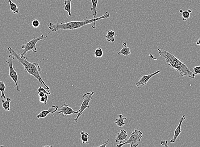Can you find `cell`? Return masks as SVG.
Segmentation results:
<instances>
[{
    "mask_svg": "<svg viewBox=\"0 0 200 147\" xmlns=\"http://www.w3.org/2000/svg\"><path fill=\"white\" fill-rule=\"evenodd\" d=\"M110 17V13L108 12H106L105 14L102 16L100 17L95 18L88 20L87 19V17L84 19V20L82 21H71L69 22H61V23H57L56 24L50 23L48 24V27L50 30V32H56L59 30H74L76 29H79L81 28L82 27L85 26L86 25L91 24V23H94V26H92L93 29H95L96 27V21L101 19H106Z\"/></svg>",
    "mask_w": 200,
    "mask_h": 147,
    "instance_id": "cell-1",
    "label": "cell"
},
{
    "mask_svg": "<svg viewBox=\"0 0 200 147\" xmlns=\"http://www.w3.org/2000/svg\"><path fill=\"white\" fill-rule=\"evenodd\" d=\"M159 55L163 57L171 68L179 73L182 77L186 76L191 78H195V74L190 70V68L185 64L176 58L172 52L161 49H158Z\"/></svg>",
    "mask_w": 200,
    "mask_h": 147,
    "instance_id": "cell-2",
    "label": "cell"
},
{
    "mask_svg": "<svg viewBox=\"0 0 200 147\" xmlns=\"http://www.w3.org/2000/svg\"><path fill=\"white\" fill-rule=\"evenodd\" d=\"M7 50L10 52V54L14 56L18 61L22 64L24 67L25 70L27 72L38 80L39 82H41L43 85H44L45 86L46 89L49 90L50 88L44 81L39 73V72L40 71V68L39 63L29 62L27 60V58L26 57H23L24 58L23 59V58H21L19 54L16 53V51L13 50L10 47H8Z\"/></svg>",
    "mask_w": 200,
    "mask_h": 147,
    "instance_id": "cell-3",
    "label": "cell"
},
{
    "mask_svg": "<svg viewBox=\"0 0 200 147\" xmlns=\"http://www.w3.org/2000/svg\"><path fill=\"white\" fill-rule=\"evenodd\" d=\"M49 32L48 34L45 37L43 34L41 35L40 37L35 38V35L34 36V38L32 40L27 42L21 46V48L23 49V51L21 53H20L19 55L21 58H23L25 55L26 56L27 53L30 50H32V52L36 53L37 49L36 48V44L39 41H44L46 40V38L48 37V35L50 33Z\"/></svg>",
    "mask_w": 200,
    "mask_h": 147,
    "instance_id": "cell-4",
    "label": "cell"
},
{
    "mask_svg": "<svg viewBox=\"0 0 200 147\" xmlns=\"http://www.w3.org/2000/svg\"><path fill=\"white\" fill-rule=\"evenodd\" d=\"M142 135L143 133L140 131L135 129L131 133L130 137L127 140L126 142L117 145L116 147H121L125 145L130 144V147H136L139 146V142L141 141Z\"/></svg>",
    "mask_w": 200,
    "mask_h": 147,
    "instance_id": "cell-5",
    "label": "cell"
},
{
    "mask_svg": "<svg viewBox=\"0 0 200 147\" xmlns=\"http://www.w3.org/2000/svg\"><path fill=\"white\" fill-rule=\"evenodd\" d=\"M94 92H91L86 93L83 95V101L81 105L80 108L77 111L78 114H77V117H76V118L74 119L75 122H77L78 118L82 114L85 109H86V108H89V103L93 98V95H94Z\"/></svg>",
    "mask_w": 200,
    "mask_h": 147,
    "instance_id": "cell-6",
    "label": "cell"
},
{
    "mask_svg": "<svg viewBox=\"0 0 200 147\" xmlns=\"http://www.w3.org/2000/svg\"><path fill=\"white\" fill-rule=\"evenodd\" d=\"M15 57L14 56L10 54L8 56V59L6 60V62L7 64L8 65L9 68V76L11 78L13 81L15 83L16 85L17 90L18 92H21V90L20 89V85H19L18 84V74L16 71L15 70L13 66V60H14Z\"/></svg>",
    "mask_w": 200,
    "mask_h": 147,
    "instance_id": "cell-7",
    "label": "cell"
},
{
    "mask_svg": "<svg viewBox=\"0 0 200 147\" xmlns=\"http://www.w3.org/2000/svg\"><path fill=\"white\" fill-rule=\"evenodd\" d=\"M60 111L58 112V114H61L62 116H67L71 114H78V111H75L73 109L69 107L67 104L65 102L63 105H62L60 107Z\"/></svg>",
    "mask_w": 200,
    "mask_h": 147,
    "instance_id": "cell-8",
    "label": "cell"
},
{
    "mask_svg": "<svg viewBox=\"0 0 200 147\" xmlns=\"http://www.w3.org/2000/svg\"><path fill=\"white\" fill-rule=\"evenodd\" d=\"M160 72V71L158 70L156 72L152 73V74H150L148 75H144L143 76L140 80L137 82L135 84L136 86L137 87H143L149 81V79L153 77V76H155V75L158 74Z\"/></svg>",
    "mask_w": 200,
    "mask_h": 147,
    "instance_id": "cell-9",
    "label": "cell"
},
{
    "mask_svg": "<svg viewBox=\"0 0 200 147\" xmlns=\"http://www.w3.org/2000/svg\"><path fill=\"white\" fill-rule=\"evenodd\" d=\"M186 119V117L185 115H184L180 119V122L179 124L177 125V128L175 130V132H174V135L173 138L170 140V142L171 143H174L176 142V140H177L178 137H179L180 134L181 132V125L182 124L184 120Z\"/></svg>",
    "mask_w": 200,
    "mask_h": 147,
    "instance_id": "cell-10",
    "label": "cell"
},
{
    "mask_svg": "<svg viewBox=\"0 0 200 147\" xmlns=\"http://www.w3.org/2000/svg\"><path fill=\"white\" fill-rule=\"evenodd\" d=\"M58 109V106H52L51 107L49 108L48 110H44L41 113H39L37 115V117L38 119L40 118H44L48 116L49 114H54Z\"/></svg>",
    "mask_w": 200,
    "mask_h": 147,
    "instance_id": "cell-11",
    "label": "cell"
},
{
    "mask_svg": "<svg viewBox=\"0 0 200 147\" xmlns=\"http://www.w3.org/2000/svg\"><path fill=\"white\" fill-rule=\"evenodd\" d=\"M127 133L125 129L121 130V132L117 133L116 137L115 138V142L121 143L123 140H126L127 141Z\"/></svg>",
    "mask_w": 200,
    "mask_h": 147,
    "instance_id": "cell-12",
    "label": "cell"
},
{
    "mask_svg": "<svg viewBox=\"0 0 200 147\" xmlns=\"http://www.w3.org/2000/svg\"><path fill=\"white\" fill-rule=\"evenodd\" d=\"M127 119V118L123 116L122 114H120L118 116V118L115 121V123L119 127V128L121 129L125 125L124 121Z\"/></svg>",
    "mask_w": 200,
    "mask_h": 147,
    "instance_id": "cell-13",
    "label": "cell"
},
{
    "mask_svg": "<svg viewBox=\"0 0 200 147\" xmlns=\"http://www.w3.org/2000/svg\"><path fill=\"white\" fill-rule=\"evenodd\" d=\"M122 46L123 48L119 51L117 52L118 54H122L125 56L130 55L131 53L130 52V48H128L127 46L126 42H123L122 44Z\"/></svg>",
    "mask_w": 200,
    "mask_h": 147,
    "instance_id": "cell-14",
    "label": "cell"
},
{
    "mask_svg": "<svg viewBox=\"0 0 200 147\" xmlns=\"http://www.w3.org/2000/svg\"><path fill=\"white\" fill-rule=\"evenodd\" d=\"M115 32L112 30H110L108 31L107 34L105 37L106 40L109 42H113L115 40Z\"/></svg>",
    "mask_w": 200,
    "mask_h": 147,
    "instance_id": "cell-15",
    "label": "cell"
},
{
    "mask_svg": "<svg viewBox=\"0 0 200 147\" xmlns=\"http://www.w3.org/2000/svg\"><path fill=\"white\" fill-rule=\"evenodd\" d=\"M10 6V10L11 12H13L15 14H18L19 12V6L12 2V0H8Z\"/></svg>",
    "mask_w": 200,
    "mask_h": 147,
    "instance_id": "cell-16",
    "label": "cell"
},
{
    "mask_svg": "<svg viewBox=\"0 0 200 147\" xmlns=\"http://www.w3.org/2000/svg\"><path fill=\"white\" fill-rule=\"evenodd\" d=\"M179 12L181 16L182 17L183 21H185L190 18V14L191 13L192 11L190 10H188L187 11H183L182 10H180Z\"/></svg>",
    "mask_w": 200,
    "mask_h": 147,
    "instance_id": "cell-17",
    "label": "cell"
},
{
    "mask_svg": "<svg viewBox=\"0 0 200 147\" xmlns=\"http://www.w3.org/2000/svg\"><path fill=\"white\" fill-rule=\"evenodd\" d=\"M11 101V99L10 98H8L6 99V100H2V107H3V109L5 111H10V103Z\"/></svg>",
    "mask_w": 200,
    "mask_h": 147,
    "instance_id": "cell-18",
    "label": "cell"
},
{
    "mask_svg": "<svg viewBox=\"0 0 200 147\" xmlns=\"http://www.w3.org/2000/svg\"><path fill=\"white\" fill-rule=\"evenodd\" d=\"M80 133L81 136V140L82 142V144H84V143L86 144L89 143L88 142L89 139L90 138L89 135L88 133L85 132V131H81Z\"/></svg>",
    "mask_w": 200,
    "mask_h": 147,
    "instance_id": "cell-19",
    "label": "cell"
},
{
    "mask_svg": "<svg viewBox=\"0 0 200 147\" xmlns=\"http://www.w3.org/2000/svg\"><path fill=\"white\" fill-rule=\"evenodd\" d=\"M72 0H65L64 1V4L65 5V11H67L68 13V15L69 16H71L72 14L71 12V2Z\"/></svg>",
    "mask_w": 200,
    "mask_h": 147,
    "instance_id": "cell-20",
    "label": "cell"
},
{
    "mask_svg": "<svg viewBox=\"0 0 200 147\" xmlns=\"http://www.w3.org/2000/svg\"><path fill=\"white\" fill-rule=\"evenodd\" d=\"M93 7L90 9V11L93 12V18H95V17L97 14V5L98 3V0H91Z\"/></svg>",
    "mask_w": 200,
    "mask_h": 147,
    "instance_id": "cell-21",
    "label": "cell"
},
{
    "mask_svg": "<svg viewBox=\"0 0 200 147\" xmlns=\"http://www.w3.org/2000/svg\"><path fill=\"white\" fill-rule=\"evenodd\" d=\"M6 89V86L4 82L1 81L0 80V91L2 93L1 94V97L2 98H5V95L4 94V91H5Z\"/></svg>",
    "mask_w": 200,
    "mask_h": 147,
    "instance_id": "cell-22",
    "label": "cell"
},
{
    "mask_svg": "<svg viewBox=\"0 0 200 147\" xmlns=\"http://www.w3.org/2000/svg\"><path fill=\"white\" fill-rule=\"evenodd\" d=\"M104 56V53L101 48H98L95 51L94 56L96 58H101Z\"/></svg>",
    "mask_w": 200,
    "mask_h": 147,
    "instance_id": "cell-23",
    "label": "cell"
},
{
    "mask_svg": "<svg viewBox=\"0 0 200 147\" xmlns=\"http://www.w3.org/2000/svg\"><path fill=\"white\" fill-rule=\"evenodd\" d=\"M41 85H42V83L41 82H39V87L38 89V92L39 93V92H44L45 93L47 94L48 95H50L51 94L49 90H48V89H44V88H43L41 87Z\"/></svg>",
    "mask_w": 200,
    "mask_h": 147,
    "instance_id": "cell-24",
    "label": "cell"
},
{
    "mask_svg": "<svg viewBox=\"0 0 200 147\" xmlns=\"http://www.w3.org/2000/svg\"><path fill=\"white\" fill-rule=\"evenodd\" d=\"M48 95L47 94H45L44 96L39 97V101H40V102L44 103L45 104H47L48 100Z\"/></svg>",
    "mask_w": 200,
    "mask_h": 147,
    "instance_id": "cell-25",
    "label": "cell"
},
{
    "mask_svg": "<svg viewBox=\"0 0 200 147\" xmlns=\"http://www.w3.org/2000/svg\"><path fill=\"white\" fill-rule=\"evenodd\" d=\"M32 26L35 28H37L39 27L40 25V21L39 20L35 19L32 22Z\"/></svg>",
    "mask_w": 200,
    "mask_h": 147,
    "instance_id": "cell-26",
    "label": "cell"
},
{
    "mask_svg": "<svg viewBox=\"0 0 200 147\" xmlns=\"http://www.w3.org/2000/svg\"><path fill=\"white\" fill-rule=\"evenodd\" d=\"M193 70H194V74L196 75H200V66H195L194 68H193Z\"/></svg>",
    "mask_w": 200,
    "mask_h": 147,
    "instance_id": "cell-27",
    "label": "cell"
},
{
    "mask_svg": "<svg viewBox=\"0 0 200 147\" xmlns=\"http://www.w3.org/2000/svg\"><path fill=\"white\" fill-rule=\"evenodd\" d=\"M160 144L164 146L168 147V145H167V140H161L160 142Z\"/></svg>",
    "mask_w": 200,
    "mask_h": 147,
    "instance_id": "cell-28",
    "label": "cell"
},
{
    "mask_svg": "<svg viewBox=\"0 0 200 147\" xmlns=\"http://www.w3.org/2000/svg\"><path fill=\"white\" fill-rule=\"evenodd\" d=\"M109 142V139H107V141H106L105 142H104V144L102 145L99 146V147H106V145L108 144Z\"/></svg>",
    "mask_w": 200,
    "mask_h": 147,
    "instance_id": "cell-29",
    "label": "cell"
},
{
    "mask_svg": "<svg viewBox=\"0 0 200 147\" xmlns=\"http://www.w3.org/2000/svg\"><path fill=\"white\" fill-rule=\"evenodd\" d=\"M46 93H45L44 92H39L38 93V95L39 97H43V96H44L45 95Z\"/></svg>",
    "mask_w": 200,
    "mask_h": 147,
    "instance_id": "cell-30",
    "label": "cell"
},
{
    "mask_svg": "<svg viewBox=\"0 0 200 147\" xmlns=\"http://www.w3.org/2000/svg\"><path fill=\"white\" fill-rule=\"evenodd\" d=\"M196 45L197 46H200V38H199L197 41Z\"/></svg>",
    "mask_w": 200,
    "mask_h": 147,
    "instance_id": "cell-31",
    "label": "cell"
}]
</instances>
